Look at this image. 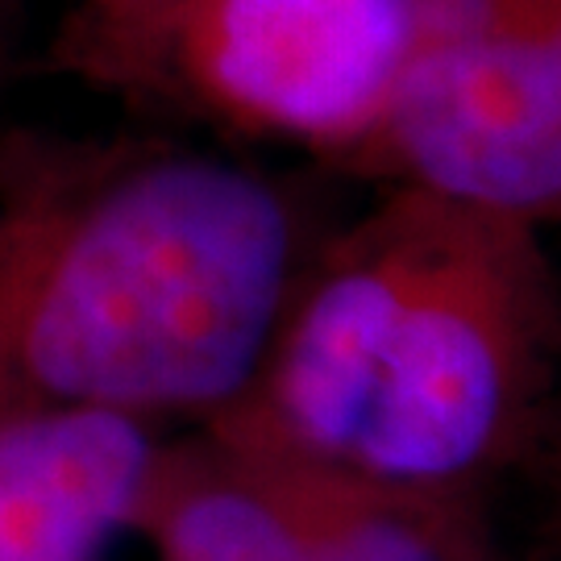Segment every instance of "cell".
<instances>
[{
	"mask_svg": "<svg viewBox=\"0 0 561 561\" xmlns=\"http://www.w3.org/2000/svg\"><path fill=\"white\" fill-rule=\"evenodd\" d=\"M345 175L561 238V50L545 34L416 46Z\"/></svg>",
	"mask_w": 561,
	"mask_h": 561,
	"instance_id": "obj_4",
	"label": "cell"
},
{
	"mask_svg": "<svg viewBox=\"0 0 561 561\" xmlns=\"http://www.w3.org/2000/svg\"><path fill=\"white\" fill-rule=\"evenodd\" d=\"M167 76L245 134L345 159L416 50V0H108Z\"/></svg>",
	"mask_w": 561,
	"mask_h": 561,
	"instance_id": "obj_3",
	"label": "cell"
},
{
	"mask_svg": "<svg viewBox=\"0 0 561 561\" xmlns=\"http://www.w3.org/2000/svg\"><path fill=\"white\" fill-rule=\"evenodd\" d=\"M558 366V241L387 183L324 229L254 387L208 424L341 474L495 500Z\"/></svg>",
	"mask_w": 561,
	"mask_h": 561,
	"instance_id": "obj_1",
	"label": "cell"
},
{
	"mask_svg": "<svg viewBox=\"0 0 561 561\" xmlns=\"http://www.w3.org/2000/svg\"><path fill=\"white\" fill-rule=\"evenodd\" d=\"M296 561H500L495 500L445 495L317 466Z\"/></svg>",
	"mask_w": 561,
	"mask_h": 561,
	"instance_id": "obj_7",
	"label": "cell"
},
{
	"mask_svg": "<svg viewBox=\"0 0 561 561\" xmlns=\"http://www.w3.org/2000/svg\"><path fill=\"white\" fill-rule=\"evenodd\" d=\"M159 449L154 424L104 408L0 412V561H101Z\"/></svg>",
	"mask_w": 561,
	"mask_h": 561,
	"instance_id": "obj_5",
	"label": "cell"
},
{
	"mask_svg": "<svg viewBox=\"0 0 561 561\" xmlns=\"http://www.w3.org/2000/svg\"><path fill=\"white\" fill-rule=\"evenodd\" d=\"M317 466L204 424L159 449L134 528L159 561H296L312 516Z\"/></svg>",
	"mask_w": 561,
	"mask_h": 561,
	"instance_id": "obj_6",
	"label": "cell"
},
{
	"mask_svg": "<svg viewBox=\"0 0 561 561\" xmlns=\"http://www.w3.org/2000/svg\"><path fill=\"white\" fill-rule=\"evenodd\" d=\"M329 225L271 171L192 146L42 154L0 187V412L217 421Z\"/></svg>",
	"mask_w": 561,
	"mask_h": 561,
	"instance_id": "obj_2",
	"label": "cell"
},
{
	"mask_svg": "<svg viewBox=\"0 0 561 561\" xmlns=\"http://www.w3.org/2000/svg\"><path fill=\"white\" fill-rule=\"evenodd\" d=\"M541 34L561 50V0H549V13H545V30H541Z\"/></svg>",
	"mask_w": 561,
	"mask_h": 561,
	"instance_id": "obj_9",
	"label": "cell"
},
{
	"mask_svg": "<svg viewBox=\"0 0 561 561\" xmlns=\"http://www.w3.org/2000/svg\"><path fill=\"white\" fill-rule=\"evenodd\" d=\"M512 486L524 500L528 553L533 561H561V366L553 382V400L541 421V433L524 458Z\"/></svg>",
	"mask_w": 561,
	"mask_h": 561,
	"instance_id": "obj_8",
	"label": "cell"
}]
</instances>
